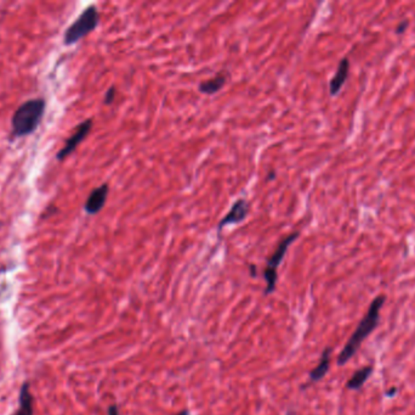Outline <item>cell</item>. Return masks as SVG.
Wrapping results in <instances>:
<instances>
[{
    "label": "cell",
    "instance_id": "6da1fadb",
    "mask_svg": "<svg viewBox=\"0 0 415 415\" xmlns=\"http://www.w3.org/2000/svg\"><path fill=\"white\" fill-rule=\"evenodd\" d=\"M385 301H386L385 295H379L372 301L367 313L359 322L356 330L353 331V335L347 340L346 345L344 346L342 351L337 357V366L342 367L350 359H353V357L356 355V352L359 350V347L366 341V339L378 328L379 323H380V312L383 309Z\"/></svg>",
    "mask_w": 415,
    "mask_h": 415
},
{
    "label": "cell",
    "instance_id": "7a4b0ae2",
    "mask_svg": "<svg viewBox=\"0 0 415 415\" xmlns=\"http://www.w3.org/2000/svg\"><path fill=\"white\" fill-rule=\"evenodd\" d=\"M47 111V102L34 98L16 109L11 118V138H25L37 131Z\"/></svg>",
    "mask_w": 415,
    "mask_h": 415
},
{
    "label": "cell",
    "instance_id": "3957f363",
    "mask_svg": "<svg viewBox=\"0 0 415 415\" xmlns=\"http://www.w3.org/2000/svg\"><path fill=\"white\" fill-rule=\"evenodd\" d=\"M100 25V12L95 5H90L85 9L78 19L66 30L63 34V44L73 45L83 38L89 36Z\"/></svg>",
    "mask_w": 415,
    "mask_h": 415
},
{
    "label": "cell",
    "instance_id": "277c9868",
    "mask_svg": "<svg viewBox=\"0 0 415 415\" xmlns=\"http://www.w3.org/2000/svg\"><path fill=\"white\" fill-rule=\"evenodd\" d=\"M300 236V232H294L292 234L287 235L281 243H279L277 249L274 250L272 256L268 258L266 262V268L263 271V279L266 282V289L263 293L265 295H271L276 291L277 282H278V267L283 261L285 254L288 252L290 245L294 243L295 240Z\"/></svg>",
    "mask_w": 415,
    "mask_h": 415
},
{
    "label": "cell",
    "instance_id": "5b68a950",
    "mask_svg": "<svg viewBox=\"0 0 415 415\" xmlns=\"http://www.w3.org/2000/svg\"><path fill=\"white\" fill-rule=\"evenodd\" d=\"M93 124H94V120L93 118H88V120H85L83 122L79 123L78 126L74 129L73 134L64 142L62 148L56 154V160H66L69 155L73 154L74 151L78 148L79 144H82L85 139H86V137L89 135L91 129H93Z\"/></svg>",
    "mask_w": 415,
    "mask_h": 415
},
{
    "label": "cell",
    "instance_id": "8992f818",
    "mask_svg": "<svg viewBox=\"0 0 415 415\" xmlns=\"http://www.w3.org/2000/svg\"><path fill=\"white\" fill-rule=\"evenodd\" d=\"M249 211H250V203H248L246 199H238L232 205L231 210L226 213V216L217 224V230L221 232L222 229L226 228L227 225L231 224L242 223L247 219Z\"/></svg>",
    "mask_w": 415,
    "mask_h": 415
},
{
    "label": "cell",
    "instance_id": "52a82bcc",
    "mask_svg": "<svg viewBox=\"0 0 415 415\" xmlns=\"http://www.w3.org/2000/svg\"><path fill=\"white\" fill-rule=\"evenodd\" d=\"M108 194H110V186L107 183L101 184L100 187L95 188L85 201V212L88 213L89 216H95L101 212V210L105 208Z\"/></svg>",
    "mask_w": 415,
    "mask_h": 415
},
{
    "label": "cell",
    "instance_id": "ba28073f",
    "mask_svg": "<svg viewBox=\"0 0 415 415\" xmlns=\"http://www.w3.org/2000/svg\"><path fill=\"white\" fill-rule=\"evenodd\" d=\"M230 80L228 71H221L211 80H203L198 85V91L204 96H214L226 85Z\"/></svg>",
    "mask_w": 415,
    "mask_h": 415
},
{
    "label": "cell",
    "instance_id": "9c48e42d",
    "mask_svg": "<svg viewBox=\"0 0 415 415\" xmlns=\"http://www.w3.org/2000/svg\"><path fill=\"white\" fill-rule=\"evenodd\" d=\"M348 74H350V60L348 58H344L337 65V72L329 82V93L331 96H337L342 91V87L348 78Z\"/></svg>",
    "mask_w": 415,
    "mask_h": 415
},
{
    "label": "cell",
    "instance_id": "30bf717a",
    "mask_svg": "<svg viewBox=\"0 0 415 415\" xmlns=\"http://www.w3.org/2000/svg\"><path fill=\"white\" fill-rule=\"evenodd\" d=\"M333 348L331 347H326L322 352L321 359L317 367L313 368L310 372V383H318L322 379L326 377L329 368H331V356Z\"/></svg>",
    "mask_w": 415,
    "mask_h": 415
},
{
    "label": "cell",
    "instance_id": "8fae6325",
    "mask_svg": "<svg viewBox=\"0 0 415 415\" xmlns=\"http://www.w3.org/2000/svg\"><path fill=\"white\" fill-rule=\"evenodd\" d=\"M374 368L372 366H366L361 368L353 373L351 379L346 383V389L351 391H358L363 388V385L367 383V380L370 378V375L373 374Z\"/></svg>",
    "mask_w": 415,
    "mask_h": 415
},
{
    "label": "cell",
    "instance_id": "7c38bea8",
    "mask_svg": "<svg viewBox=\"0 0 415 415\" xmlns=\"http://www.w3.org/2000/svg\"><path fill=\"white\" fill-rule=\"evenodd\" d=\"M33 396L31 394L29 383H23L20 390V408L14 415H33Z\"/></svg>",
    "mask_w": 415,
    "mask_h": 415
},
{
    "label": "cell",
    "instance_id": "4fadbf2b",
    "mask_svg": "<svg viewBox=\"0 0 415 415\" xmlns=\"http://www.w3.org/2000/svg\"><path fill=\"white\" fill-rule=\"evenodd\" d=\"M116 87H113V85H112V87L108 88L107 91H106L105 98H104V104H105V105H112L113 102H115V99H116Z\"/></svg>",
    "mask_w": 415,
    "mask_h": 415
},
{
    "label": "cell",
    "instance_id": "5bb4252c",
    "mask_svg": "<svg viewBox=\"0 0 415 415\" xmlns=\"http://www.w3.org/2000/svg\"><path fill=\"white\" fill-rule=\"evenodd\" d=\"M410 25V21L408 20H403V21L400 22V25L396 27V33L397 34H403L405 32V30H407V27Z\"/></svg>",
    "mask_w": 415,
    "mask_h": 415
},
{
    "label": "cell",
    "instance_id": "9a60e30c",
    "mask_svg": "<svg viewBox=\"0 0 415 415\" xmlns=\"http://www.w3.org/2000/svg\"><path fill=\"white\" fill-rule=\"evenodd\" d=\"M107 414L108 415H119V410H118V405H112L108 407L107 410Z\"/></svg>",
    "mask_w": 415,
    "mask_h": 415
},
{
    "label": "cell",
    "instance_id": "2e32d148",
    "mask_svg": "<svg viewBox=\"0 0 415 415\" xmlns=\"http://www.w3.org/2000/svg\"><path fill=\"white\" fill-rule=\"evenodd\" d=\"M397 391H399L397 388H391V389L386 391V396L388 397H394V394H397Z\"/></svg>",
    "mask_w": 415,
    "mask_h": 415
},
{
    "label": "cell",
    "instance_id": "e0dca14e",
    "mask_svg": "<svg viewBox=\"0 0 415 415\" xmlns=\"http://www.w3.org/2000/svg\"><path fill=\"white\" fill-rule=\"evenodd\" d=\"M276 170H270V173H268V177H266V179L268 181H274L276 179Z\"/></svg>",
    "mask_w": 415,
    "mask_h": 415
},
{
    "label": "cell",
    "instance_id": "ac0fdd59",
    "mask_svg": "<svg viewBox=\"0 0 415 415\" xmlns=\"http://www.w3.org/2000/svg\"><path fill=\"white\" fill-rule=\"evenodd\" d=\"M250 273H252V277H257V267L254 265H250Z\"/></svg>",
    "mask_w": 415,
    "mask_h": 415
},
{
    "label": "cell",
    "instance_id": "d6986e66",
    "mask_svg": "<svg viewBox=\"0 0 415 415\" xmlns=\"http://www.w3.org/2000/svg\"><path fill=\"white\" fill-rule=\"evenodd\" d=\"M178 415H191V414H189V410H182V412H180V413H178Z\"/></svg>",
    "mask_w": 415,
    "mask_h": 415
}]
</instances>
